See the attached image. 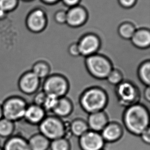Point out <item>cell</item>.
I'll use <instances>...</instances> for the list:
<instances>
[{"label": "cell", "mask_w": 150, "mask_h": 150, "mask_svg": "<svg viewBox=\"0 0 150 150\" xmlns=\"http://www.w3.org/2000/svg\"><path fill=\"white\" fill-rule=\"evenodd\" d=\"M123 122L127 130L132 135L140 136L150 128V114L144 106L134 104L127 108L123 115Z\"/></svg>", "instance_id": "1"}, {"label": "cell", "mask_w": 150, "mask_h": 150, "mask_svg": "<svg viewBox=\"0 0 150 150\" xmlns=\"http://www.w3.org/2000/svg\"><path fill=\"white\" fill-rule=\"evenodd\" d=\"M38 127L39 133L50 141L62 137L67 138L70 134L68 131L70 132L69 125L67 126L61 118L56 116H46Z\"/></svg>", "instance_id": "2"}, {"label": "cell", "mask_w": 150, "mask_h": 150, "mask_svg": "<svg viewBox=\"0 0 150 150\" xmlns=\"http://www.w3.org/2000/svg\"><path fill=\"white\" fill-rule=\"evenodd\" d=\"M107 103L105 92L98 88H91L86 90L80 99L81 107L89 114L103 111Z\"/></svg>", "instance_id": "3"}, {"label": "cell", "mask_w": 150, "mask_h": 150, "mask_svg": "<svg viewBox=\"0 0 150 150\" xmlns=\"http://www.w3.org/2000/svg\"><path fill=\"white\" fill-rule=\"evenodd\" d=\"M1 105L3 117L16 123L23 120L28 104L20 96H12L6 98Z\"/></svg>", "instance_id": "4"}, {"label": "cell", "mask_w": 150, "mask_h": 150, "mask_svg": "<svg viewBox=\"0 0 150 150\" xmlns=\"http://www.w3.org/2000/svg\"><path fill=\"white\" fill-rule=\"evenodd\" d=\"M86 66L90 74L98 79H105L111 71L112 66L108 59L100 55L87 57Z\"/></svg>", "instance_id": "5"}, {"label": "cell", "mask_w": 150, "mask_h": 150, "mask_svg": "<svg viewBox=\"0 0 150 150\" xmlns=\"http://www.w3.org/2000/svg\"><path fill=\"white\" fill-rule=\"evenodd\" d=\"M69 89L67 79L59 75H53L46 77L43 83V91L46 95H52L57 98L64 97Z\"/></svg>", "instance_id": "6"}, {"label": "cell", "mask_w": 150, "mask_h": 150, "mask_svg": "<svg viewBox=\"0 0 150 150\" xmlns=\"http://www.w3.org/2000/svg\"><path fill=\"white\" fill-rule=\"evenodd\" d=\"M116 94L122 105L130 107L136 104L138 100V89L133 83L122 81L117 85Z\"/></svg>", "instance_id": "7"}, {"label": "cell", "mask_w": 150, "mask_h": 150, "mask_svg": "<svg viewBox=\"0 0 150 150\" xmlns=\"http://www.w3.org/2000/svg\"><path fill=\"white\" fill-rule=\"evenodd\" d=\"M105 142L100 132L88 130L79 137V145L81 150H101Z\"/></svg>", "instance_id": "8"}, {"label": "cell", "mask_w": 150, "mask_h": 150, "mask_svg": "<svg viewBox=\"0 0 150 150\" xmlns=\"http://www.w3.org/2000/svg\"><path fill=\"white\" fill-rule=\"evenodd\" d=\"M40 80L31 70L26 71L18 79V89L22 93L27 96L33 95L39 90Z\"/></svg>", "instance_id": "9"}, {"label": "cell", "mask_w": 150, "mask_h": 150, "mask_svg": "<svg viewBox=\"0 0 150 150\" xmlns=\"http://www.w3.org/2000/svg\"><path fill=\"white\" fill-rule=\"evenodd\" d=\"M77 44L80 55L86 57L96 54L100 45L99 38L92 34L85 35Z\"/></svg>", "instance_id": "10"}, {"label": "cell", "mask_w": 150, "mask_h": 150, "mask_svg": "<svg viewBox=\"0 0 150 150\" xmlns=\"http://www.w3.org/2000/svg\"><path fill=\"white\" fill-rule=\"evenodd\" d=\"M46 24V16L42 10L37 9L33 11L27 18V27L32 33H41L45 28Z\"/></svg>", "instance_id": "11"}, {"label": "cell", "mask_w": 150, "mask_h": 150, "mask_svg": "<svg viewBox=\"0 0 150 150\" xmlns=\"http://www.w3.org/2000/svg\"><path fill=\"white\" fill-rule=\"evenodd\" d=\"M105 143H114L121 139L124 135V129L119 123L111 122L103 128L100 132Z\"/></svg>", "instance_id": "12"}, {"label": "cell", "mask_w": 150, "mask_h": 150, "mask_svg": "<svg viewBox=\"0 0 150 150\" xmlns=\"http://www.w3.org/2000/svg\"><path fill=\"white\" fill-rule=\"evenodd\" d=\"M46 116V111L43 107L32 103L27 105L23 120L31 125L38 126Z\"/></svg>", "instance_id": "13"}, {"label": "cell", "mask_w": 150, "mask_h": 150, "mask_svg": "<svg viewBox=\"0 0 150 150\" xmlns=\"http://www.w3.org/2000/svg\"><path fill=\"white\" fill-rule=\"evenodd\" d=\"M87 14L84 8L79 6H73L67 12L66 23L70 26L77 27L85 23Z\"/></svg>", "instance_id": "14"}, {"label": "cell", "mask_w": 150, "mask_h": 150, "mask_svg": "<svg viewBox=\"0 0 150 150\" xmlns=\"http://www.w3.org/2000/svg\"><path fill=\"white\" fill-rule=\"evenodd\" d=\"M108 122L107 115L103 111L90 114L87 122L90 130L100 133Z\"/></svg>", "instance_id": "15"}, {"label": "cell", "mask_w": 150, "mask_h": 150, "mask_svg": "<svg viewBox=\"0 0 150 150\" xmlns=\"http://www.w3.org/2000/svg\"><path fill=\"white\" fill-rule=\"evenodd\" d=\"M3 150H31L28 140L19 134H13L6 139L3 146Z\"/></svg>", "instance_id": "16"}, {"label": "cell", "mask_w": 150, "mask_h": 150, "mask_svg": "<svg viewBox=\"0 0 150 150\" xmlns=\"http://www.w3.org/2000/svg\"><path fill=\"white\" fill-rule=\"evenodd\" d=\"M133 44L138 48L146 49L150 45V32L146 29H140L135 31L131 39Z\"/></svg>", "instance_id": "17"}, {"label": "cell", "mask_w": 150, "mask_h": 150, "mask_svg": "<svg viewBox=\"0 0 150 150\" xmlns=\"http://www.w3.org/2000/svg\"><path fill=\"white\" fill-rule=\"evenodd\" d=\"M27 140L31 150H49L50 140L39 132L31 136Z\"/></svg>", "instance_id": "18"}, {"label": "cell", "mask_w": 150, "mask_h": 150, "mask_svg": "<svg viewBox=\"0 0 150 150\" xmlns=\"http://www.w3.org/2000/svg\"><path fill=\"white\" fill-rule=\"evenodd\" d=\"M73 106L71 101L66 98H59L57 105L53 109V112L54 116L58 117H66L71 113Z\"/></svg>", "instance_id": "19"}, {"label": "cell", "mask_w": 150, "mask_h": 150, "mask_svg": "<svg viewBox=\"0 0 150 150\" xmlns=\"http://www.w3.org/2000/svg\"><path fill=\"white\" fill-rule=\"evenodd\" d=\"M71 135L79 138L89 130L87 122L81 119L74 120L69 125Z\"/></svg>", "instance_id": "20"}, {"label": "cell", "mask_w": 150, "mask_h": 150, "mask_svg": "<svg viewBox=\"0 0 150 150\" xmlns=\"http://www.w3.org/2000/svg\"><path fill=\"white\" fill-rule=\"evenodd\" d=\"M16 129L15 122L10 121L5 118L0 120V137L7 138L14 134Z\"/></svg>", "instance_id": "21"}, {"label": "cell", "mask_w": 150, "mask_h": 150, "mask_svg": "<svg viewBox=\"0 0 150 150\" xmlns=\"http://www.w3.org/2000/svg\"><path fill=\"white\" fill-rule=\"evenodd\" d=\"M31 71L40 79H43L48 77L49 75L50 67L46 62L44 61H39L33 64Z\"/></svg>", "instance_id": "22"}, {"label": "cell", "mask_w": 150, "mask_h": 150, "mask_svg": "<svg viewBox=\"0 0 150 150\" xmlns=\"http://www.w3.org/2000/svg\"><path fill=\"white\" fill-rule=\"evenodd\" d=\"M138 74L142 83L146 86H150V63L149 61L145 62L141 65L138 69Z\"/></svg>", "instance_id": "23"}, {"label": "cell", "mask_w": 150, "mask_h": 150, "mask_svg": "<svg viewBox=\"0 0 150 150\" xmlns=\"http://www.w3.org/2000/svg\"><path fill=\"white\" fill-rule=\"evenodd\" d=\"M71 144L69 139L62 137L51 140L50 144V150H71Z\"/></svg>", "instance_id": "24"}, {"label": "cell", "mask_w": 150, "mask_h": 150, "mask_svg": "<svg viewBox=\"0 0 150 150\" xmlns=\"http://www.w3.org/2000/svg\"><path fill=\"white\" fill-rule=\"evenodd\" d=\"M118 31L119 35L122 38L126 40H131L136 30L133 25L129 23H125L120 26Z\"/></svg>", "instance_id": "25"}, {"label": "cell", "mask_w": 150, "mask_h": 150, "mask_svg": "<svg viewBox=\"0 0 150 150\" xmlns=\"http://www.w3.org/2000/svg\"><path fill=\"white\" fill-rule=\"evenodd\" d=\"M122 74L121 72L117 69H112L108 75V81L112 85H118L122 81Z\"/></svg>", "instance_id": "26"}, {"label": "cell", "mask_w": 150, "mask_h": 150, "mask_svg": "<svg viewBox=\"0 0 150 150\" xmlns=\"http://www.w3.org/2000/svg\"><path fill=\"white\" fill-rule=\"evenodd\" d=\"M59 98L54 96L47 95L42 106L46 112L47 111H52L53 110L57 105Z\"/></svg>", "instance_id": "27"}, {"label": "cell", "mask_w": 150, "mask_h": 150, "mask_svg": "<svg viewBox=\"0 0 150 150\" xmlns=\"http://www.w3.org/2000/svg\"><path fill=\"white\" fill-rule=\"evenodd\" d=\"M16 0H0V9L6 12L16 6Z\"/></svg>", "instance_id": "28"}, {"label": "cell", "mask_w": 150, "mask_h": 150, "mask_svg": "<svg viewBox=\"0 0 150 150\" xmlns=\"http://www.w3.org/2000/svg\"><path fill=\"white\" fill-rule=\"evenodd\" d=\"M46 96L47 95L43 91L39 92L35 96L33 103H34L36 105L41 106L42 107L43 103H44L46 98Z\"/></svg>", "instance_id": "29"}, {"label": "cell", "mask_w": 150, "mask_h": 150, "mask_svg": "<svg viewBox=\"0 0 150 150\" xmlns=\"http://www.w3.org/2000/svg\"><path fill=\"white\" fill-rule=\"evenodd\" d=\"M55 20L59 24H64L67 21V12L65 11H59L56 13L54 16Z\"/></svg>", "instance_id": "30"}, {"label": "cell", "mask_w": 150, "mask_h": 150, "mask_svg": "<svg viewBox=\"0 0 150 150\" xmlns=\"http://www.w3.org/2000/svg\"><path fill=\"white\" fill-rule=\"evenodd\" d=\"M68 52L71 56L76 57L80 55L79 48L77 43H73L69 46Z\"/></svg>", "instance_id": "31"}, {"label": "cell", "mask_w": 150, "mask_h": 150, "mask_svg": "<svg viewBox=\"0 0 150 150\" xmlns=\"http://www.w3.org/2000/svg\"><path fill=\"white\" fill-rule=\"evenodd\" d=\"M142 142L146 144H150V128L146 129L144 132H142L140 136Z\"/></svg>", "instance_id": "32"}, {"label": "cell", "mask_w": 150, "mask_h": 150, "mask_svg": "<svg viewBox=\"0 0 150 150\" xmlns=\"http://www.w3.org/2000/svg\"><path fill=\"white\" fill-rule=\"evenodd\" d=\"M119 2L124 7L129 8L134 5L136 0H119Z\"/></svg>", "instance_id": "33"}, {"label": "cell", "mask_w": 150, "mask_h": 150, "mask_svg": "<svg viewBox=\"0 0 150 150\" xmlns=\"http://www.w3.org/2000/svg\"><path fill=\"white\" fill-rule=\"evenodd\" d=\"M63 2L66 5L68 6H75L79 3L80 0H63Z\"/></svg>", "instance_id": "34"}, {"label": "cell", "mask_w": 150, "mask_h": 150, "mask_svg": "<svg viewBox=\"0 0 150 150\" xmlns=\"http://www.w3.org/2000/svg\"><path fill=\"white\" fill-rule=\"evenodd\" d=\"M144 98L145 99L148 101L150 102V86H147L146 89L144 91Z\"/></svg>", "instance_id": "35"}, {"label": "cell", "mask_w": 150, "mask_h": 150, "mask_svg": "<svg viewBox=\"0 0 150 150\" xmlns=\"http://www.w3.org/2000/svg\"><path fill=\"white\" fill-rule=\"evenodd\" d=\"M43 1L48 4H53L57 2L59 0H43Z\"/></svg>", "instance_id": "36"}, {"label": "cell", "mask_w": 150, "mask_h": 150, "mask_svg": "<svg viewBox=\"0 0 150 150\" xmlns=\"http://www.w3.org/2000/svg\"><path fill=\"white\" fill-rule=\"evenodd\" d=\"M3 113L2 110V105L0 104V120H1L2 118H3Z\"/></svg>", "instance_id": "37"}, {"label": "cell", "mask_w": 150, "mask_h": 150, "mask_svg": "<svg viewBox=\"0 0 150 150\" xmlns=\"http://www.w3.org/2000/svg\"><path fill=\"white\" fill-rule=\"evenodd\" d=\"M0 150H3L2 146H0Z\"/></svg>", "instance_id": "38"}, {"label": "cell", "mask_w": 150, "mask_h": 150, "mask_svg": "<svg viewBox=\"0 0 150 150\" xmlns=\"http://www.w3.org/2000/svg\"><path fill=\"white\" fill-rule=\"evenodd\" d=\"M1 140H0V146H1Z\"/></svg>", "instance_id": "39"}, {"label": "cell", "mask_w": 150, "mask_h": 150, "mask_svg": "<svg viewBox=\"0 0 150 150\" xmlns=\"http://www.w3.org/2000/svg\"></svg>", "instance_id": "40"}]
</instances>
